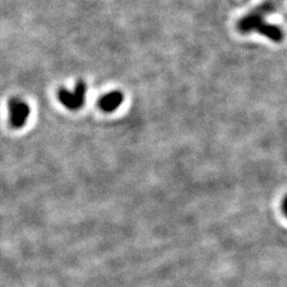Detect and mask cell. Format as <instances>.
<instances>
[{"instance_id":"obj_1","label":"cell","mask_w":287,"mask_h":287,"mask_svg":"<svg viewBox=\"0 0 287 287\" xmlns=\"http://www.w3.org/2000/svg\"><path fill=\"white\" fill-rule=\"evenodd\" d=\"M271 8L269 6H264L258 10V12H254L249 14L238 24V29L242 32H249L251 30H256L258 33L263 36L271 39L274 42H281L283 40V32L276 26L269 25L264 22V11H270Z\"/></svg>"},{"instance_id":"obj_2","label":"cell","mask_w":287,"mask_h":287,"mask_svg":"<svg viewBox=\"0 0 287 287\" xmlns=\"http://www.w3.org/2000/svg\"><path fill=\"white\" fill-rule=\"evenodd\" d=\"M58 97L60 102L68 110L71 111L79 110L85 103L86 85L84 82L79 81L77 83L74 92H69L65 89H61L58 93Z\"/></svg>"},{"instance_id":"obj_3","label":"cell","mask_w":287,"mask_h":287,"mask_svg":"<svg viewBox=\"0 0 287 287\" xmlns=\"http://www.w3.org/2000/svg\"><path fill=\"white\" fill-rule=\"evenodd\" d=\"M9 114H10V124L14 129L25 127L30 115V108L21 98L14 97L9 101Z\"/></svg>"},{"instance_id":"obj_4","label":"cell","mask_w":287,"mask_h":287,"mask_svg":"<svg viewBox=\"0 0 287 287\" xmlns=\"http://www.w3.org/2000/svg\"><path fill=\"white\" fill-rule=\"evenodd\" d=\"M124 96L120 92L114 91L104 95L103 97L99 100V107L103 112H113L115 111L119 106L123 103Z\"/></svg>"}]
</instances>
